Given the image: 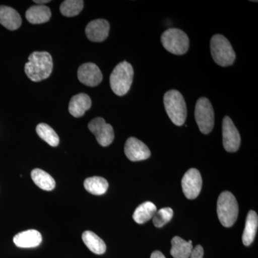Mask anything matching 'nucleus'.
I'll use <instances>...</instances> for the list:
<instances>
[{
    "label": "nucleus",
    "mask_w": 258,
    "mask_h": 258,
    "mask_svg": "<svg viewBox=\"0 0 258 258\" xmlns=\"http://www.w3.org/2000/svg\"><path fill=\"white\" fill-rule=\"evenodd\" d=\"M217 212L219 220L224 227H230L235 223L238 217V204L230 191L220 194L217 200Z\"/></svg>",
    "instance_id": "20e7f679"
},
{
    "label": "nucleus",
    "mask_w": 258,
    "mask_h": 258,
    "mask_svg": "<svg viewBox=\"0 0 258 258\" xmlns=\"http://www.w3.org/2000/svg\"><path fill=\"white\" fill-rule=\"evenodd\" d=\"M151 258H166L160 251H154L151 255Z\"/></svg>",
    "instance_id": "cd10ccee"
},
{
    "label": "nucleus",
    "mask_w": 258,
    "mask_h": 258,
    "mask_svg": "<svg viewBox=\"0 0 258 258\" xmlns=\"http://www.w3.org/2000/svg\"><path fill=\"white\" fill-rule=\"evenodd\" d=\"M53 69V61L49 52H34L25 63V72L34 82H40L50 77Z\"/></svg>",
    "instance_id": "f257e3e1"
},
{
    "label": "nucleus",
    "mask_w": 258,
    "mask_h": 258,
    "mask_svg": "<svg viewBox=\"0 0 258 258\" xmlns=\"http://www.w3.org/2000/svg\"><path fill=\"white\" fill-rule=\"evenodd\" d=\"M204 249L203 246L198 244V246L192 249L190 257L189 258H203Z\"/></svg>",
    "instance_id": "bb28decb"
},
{
    "label": "nucleus",
    "mask_w": 258,
    "mask_h": 258,
    "mask_svg": "<svg viewBox=\"0 0 258 258\" xmlns=\"http://www.w3.org/2000/svg\"><path fill=\"white\" fill-rule=\"evenodd\" d=\"M222 138L224 148L227 152H235L240 146V136L230 117L225 116L222 120Z\"/></svg>",
    "instance_id": "1a4fd4ad"
},
{
    "label": "nucleus",
    "mask_w": 258,
    "mask_h": 258,
    "mask_svg": "<svg viewBox=\"0 0 258 258\" xmlns=\"http://www.w3.org/2000/svg\"><path fill=\"white\" fill-rule=\"evenodd\" d=\"M195 115L200 132L204 134H210L215 125V113L212 103L208 98L203 97L198 100Z\"/></svg>",
    "instance_id": "0eeeda50"
},
{
    "label": "nucleus",
    "mask_w": 258,
    "mask_h": 258,
    "mask_svg": "<svg viewBox=\"0 0 258 258\" xmlns=\"http://www.w3.org/2000/svg\"><path fill=\"white\" fill-rule=\"evenodd\" d=\"M91 107V99L86 93H79L71 98L69 103V113L76 118L83 116Z\"/></svg>",
    "instance_id": "dca6fc26"
},
{
    "label": "nucleus",
    "mask_w": 258,
    "mask_h": 258,
    "mask_svg": "<svg viewBox=\"0 0 258 258\" xmlns=\"http://www.w3.org/2000/svg\"><path fill=\"white\" fill-rule=\"evenodd\" d=\"M192 249V242L191 240H184L178 236L173 237L171 240L170 253L174 258H189Z\"/></svg>",
    "instance_id": "6ab92c4d"
},
{
    "label": "nucleus",
    "mask_w": 258,
    "mask_h": 258,
    "mask_svg": "<svg viewBox=\"0 0 258 258\" xmlns=\"http://www.w3.org/2000/svg\"><path fill=\"white\" fill-rule=\"evenodd\" d=\"M83 242L91 252L103 254L106 250V245L101 238L91 231H85L82 235Z\"/></svg>",
    "instance_id": "aec40b11"
},
{
    "label": "nucleus",
    "mask_w": 258,
    "mask_h": 258,
    "mask_svg": "<svg viewBox=\"0 0 258 258\" xmlns=\"http://www.w3.org/2000/svg\"><path fill=\"white\" fill-rule=\"evenodd\" d=\"M34 3H36V4L38 5H43L44 4H46V3H50V1H49V0H40V1H39V0H34Z\"/></svg>",
    "instance_id": "c85d7f7f"
},
{
    "label": "nucleus",
    "mask_w": 258,
    "mask_h": 258,
    "mask_svg": "<svg viewBox=\"0 0 258 258\" xmlns=\"http://www.w3.org/2000/svg\"><path fill=\"white\" fill-rule=\"evenodd\" d=\"M164 104L166 113L174 125L181 126L184 124L187 115V109L184 97L176 90H171L164 96Z\"/></svg>",
    "instance_id": "f03ea898"
},
{
    "label": "nucleus",
    "mask_w": 258,
    "mask_h": 258,
    "mask_svg": "<svg viewBox=\"0 0 258 258\" xmlns=\"http://www.w3.org/2000/svg\"><path fill=\"white\" fill-rule=\"evenodd\" d=\"M157 211V207L151 202H146L136 209L133 215L134 221L138 224H144L149 221Z\"/></svg>",
    "instance_id": "4be33fe9"
},
{
    "label": "nucleus",
    "mask_w": 258,
    "mask_h": 258,
    "mask_svg": "<svg viewBox=\"0 0 258 258\" xmlns=\"http://www.w3.org/2000/svg\"><path fill=\"white\" fill-rule=\"evenodd\" d=\"M134 79V69L126 61L115 66L110 76L112 91L118 96H123L130 90Z\"/></svg>",
    "instance_id": "7ed1b4c3"
},
{
    "label": "nucleus",
    "mask_w": 258,
    "mask_h": 258,
    "mask_svg": "<svg viewBox=\"0 0 258 258\" xmlns=\"http://www.w3.org/2000/svg\"><path fill=\"white\" fill-rule=\"evenodd\" d=\"M110 31V24L103 19H97L88 24L86 34L88 40L101 42L106 40Z\"/></svg>",
    "instance_id": "ddd939ff"
},
{
    "label": "nucleus",
    "mask_w": 258,
    "mask_h": 258,
    "mask_svg": "<svg viewBox=\"0 0 258 258\" xmlns=\"http://www.w3.org/2000/svg\"><path fill=\"white\" fill-rule=\"evenodd\" d=\"M174 212L170 208L160 209L156 212L154 216L153 217V222L157 227H163L169 222L172 218Z\"/></svg>",
    "instance_id": "a878e982"
},
{
    "label": "nucleus",
    "mask_w": 258,
    "mask_h": 258,
    "mask_svg": "<svg viewBox=\"0 0 258 258\" xmlns=\"http://www.w3.org/2000/svg\"><path fill=\"white\" fill-rule=\"evenodd\" d=\"M203 186V179L200 171L190 169L185 173L181 180V186L185 197L189 200H195L199 196Z\"/></svg>",
    "instance_id": "9d476101"
},
{
    "label": "nucleus",
    "mask_w": 258,
    "mask_h": 258,
    "mask_svg": "<svg viewBox=\"0 0 258 258\" xmlns=\"http://www.w3.org/2000/svg\"><path fill=\"white\" fill-rule=\"evenodd\" d=\"M84 187L86 191L92 195H104L108 190V182L101 176H93L85 180Z\"/></svg>",
    "instance_id": "5701e85b"
},
{
    "label": "nucleus",
    "mask_w": 258,
    "mask_h": 258,
    "mask_svg": "<svg viewBox=\"0 0 258 258\" xmlns=\"http://www.w3.org/2000/svg\"><path fill=\"white\" fill-rule=\"evenodd\" d=\"M210 50L214 61L222 67L230 66L235 62V51L230 41L220 34H217L212 37Z\"/></svg>",
    "instance_id": "39448f33"
},
{
    "label": "nucleus",
    "mask_w": 258,
    "mask_h": 258,
    "mask_svg": "<svg viewBox=\"0 0 258 258\" xmlns=\"http://www.w3.org/2000/svg\"><path fill=\"white\" fill-rule=\"evenodd\" d=\"M161 40L164 48L174 55H184L189 50V37L179 29H168L161 35Z\"/></svg>",
    "instance_id": "423d86ee"
},
{
    "label": "nucleus",
    "mask_w": 258,
    "mask_h": 258,
    "mask_svg": "<svg viewBox=\"0 0 258 258\" xmlns=\"http://www.w3.org/2000/svg\"><path fill=\"white\" fill-rule=\"evenodd\" d=\"M78 78L83 84L95 87L101 83L103 75L101 70L93 62L81 64L78 71Z\"/></svg>",
    "instance_id": "f8f14e48"
},
{
    "label": "nucleus",
    "mask_w": 258,
    "mask_h": 258,
    "mask_svg": "<svg viewBox=\"0 0 258 258\" xmlns=\"http://www.w3.org/2000/svg\"><path fill=\"white\" fill-rule=\"evenodd\" d=\"M88 128L91 131L97 139V142L106 147L112 144L114 139V132L112 125L106 123L101 117L94 118L88 123Z\"/></svg>",
    "instance_id": "6e6552de"
},
{
    "label": "nucleus",
    "mask_w": 258,
    "mask_h": 258,
    "mask_svg": "<svg viewBox=\"0 0 258 258\" xmlns=\"http://www.w3.org/2000/svg\"><path fill=\"white\" fill-rule=\"evenodd\" d=\"M83 3L81 0H66L60 5L61 14L69 18L77 16L83 10Z\"/></svg>",
    "instance_id": "393cba45"
},
{
    "label": "nucleus",
    "mask_w": 258,
    "mask_h": 258,
    "mask_svg": "<svg viewBox=\"0 0 258 258\" xmlns=\"http://www.w3.org/2000/svg\"><path fill=\"white\" fill-rule=\"evenodd\" d=\"M41 234L36 230L23 231L17 234L13 238V242L17 247L20 248H32L41 244Z\"/></svg>",
    "instance_id": "4468645a"
},
{
    "label": "nucleus",
    "mask_w": 258,
    "mask_h": 258,
    "mask_svg": "<svg viewBox=\"0 0 258 258\" xmlns=\"http://www.w3.org/2000/svg\"><path fill=\"white\" fill-rule=\"evenodd\" d=\"M258 227L257 214L253 210H250L247 214L245 227L242 235V242L244 245L249 246L252 243L255 237Z\"/></svg>",
    "instance_id": "a211bd4d"
},
{
    "label": "nucleus",
    "mask_w": 258,
    "mask_h": 258,
    "mask_svg": "<svg viewBox=\"0 0 258 258\" xmlns=\"http://www.w3.org/2000/svg\"><path fill=\"white\" fill-rule=\"evenodd\" d=\"M25 17L31 24L45 23L50 20L51 11L50 8L45 5H35L27 10Z\"/></svg>",
    "instance_id": "f3484780"
},
{
    "label": "nucleus",
    "mask_w": 258,
    "mask_h": 258,
    "mask_svg": "<svg viewBox=\"0 0 258 258\" xmlns=\"http://www.w3.org/2000/svg\"><path fill=\"white\" fill-rule=\"evenodd\" d=\"M37 134L51 147H55L60 143L58 135L50 125L46 123H40L36 127Z\"/></svg>",
    "instance_id": "b1692460"
},
{
    "label": "nucleus",
    "mask_w": 258,
    "mask_h": 258,
    "mask_svg": "<svg viewBox=\"0 0 258 258\" xmlns=\"http://www.w3.org/2000/svg\"><path fill=\"white\" fill-rule=\"evenodd\" d=\"M124 152L129 160L139 161L146 160L151 156L149 148L142 141L134 137H130L125 142Z\"/></svg>",
    "instance_id": "9b49d317"
},
{
    "label": "nucleus",
    "mask_w": 258,
    "mask_h": 258,
    "mask_svg": "<svg viewBox=\"0 0 258 258\" xmlns=\"http://www.w3.org/2000/svg\"><path fill=\"white\" fill-rule=\"evenodd\" d=\"M31 177L34 183L42 190L52 191L55 189V179L42 169H33L31 172Z\"/></svg>",
    "instance_id": "412c9836"
},
{
    "label": "nucleus",
    "mask_w": 258,
    "mask_h": 258,
    "mask_svg": "<svg viewBox=\"0 0 258 258\" xmlns=\"http://www.w3.org/2000/svg\"><path fill=\"white\" fill-rule=\"evenodd\" d=\"M0 24L10 30H16L20 28L22 18L13 8L0 6Z\"/></svg>",
    "instance_id": "2eb2a0df"
}]
</instances>
